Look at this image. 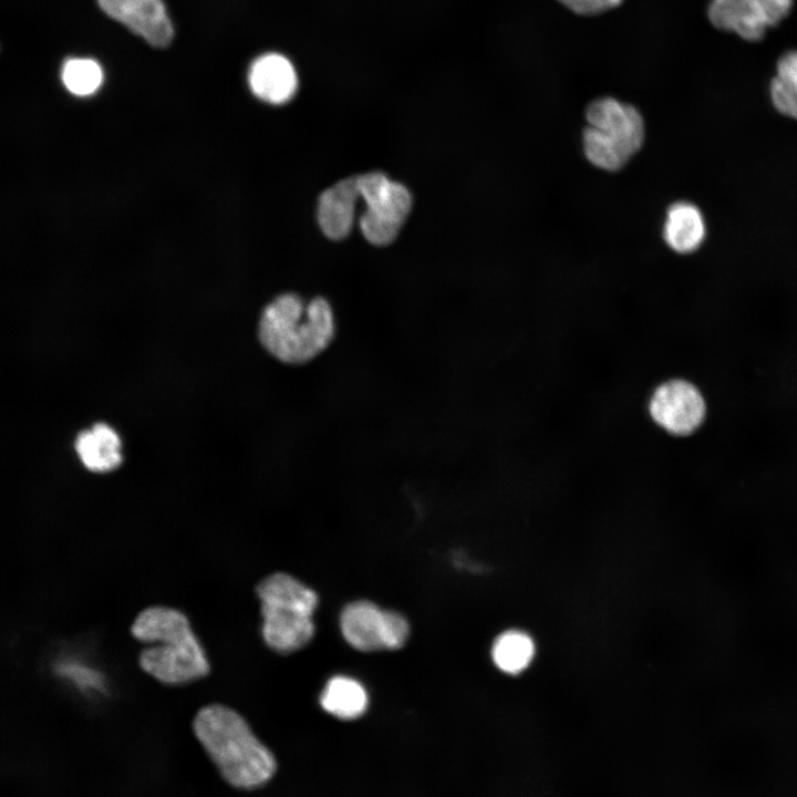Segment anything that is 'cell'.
Masks as SVG:
<instances>
[{
	"mask_svg": "<svg viewBox=\"0 0 797 797\" xmlns=\"http://www.w3.org/2000/svg\"><path fill=\"white\" fill-rule=\"evenodd\" d=\"M335 332V315L327 299L304 300L294 292L272 299L263 308L257 328L265 351L290 365L314 360L329 348Z\"/></svg>",
	"mask_w": 797,
	"mask_h": 797,
	"instance_id": "1",
	"label": "cell"
},
{
	"mask_svg": "<svg viewBox=\"0 0 797 797\" xmlns=\"http://www.w3.org/2000/svg\"><path fill=\"white\" fill-rule=\"evenodd\" d=\"M131 633L141 642L153 643L141 651L138 664L163 684H186L210 672L188 618L177 609L164 605L143 609L135 617Z\"/></svg>",
	"mask_w": 797,
	"mask_h": 797,
	"instance_id": "2",
	"label": "cell"
},
{
	"mask_svg": "<svg viewBox=\"0 0 797 797\" xmlns=\"http://www.w3.org/2000/svg\"><path fill=\"white\" fill-rule=\"evenodd\" d=\"M194 733L221 776L238 788H256L276 770L272 753L256 737L244 717L222 704L201 707Z\"/></svg>",
	"mask_w": 797,
	"mask_h": 797,
	"instance_id": "3",
	"label": "cell"
},
{
	"mask_svg": "<svg viewBox=\"0 0 797 797\" xmlns=\"http://www.w3.org/2000/svg\"><path fill=\"white\" fill-rule=\"evenodd\" d=\"M256 590L266 644L279 653H291L306 646L315 631L312 620L319 602L315 591L284 572L263 578Z\"/></svg>",
	"mask_w": 797,
	"mask_h": 797,
	"instance_id": "4",
	"label": "cell"
},
{
	"mask_svg": "<svg viewBox=\"0 0 797 797\" xmlns=\"http://www.w3.org/2000/svg\"><path fill=\"white\" fill-rule=\"evenodd\" d=\"M582 133L586 158L596 167L615 172L627 165L643 145L644 121L632 105L614 97H600L586 110Z\"/></svg>",
	"mask_w": 797,
	"mask_h": 797,
	"instance_id": "5",
	"label": "cell"
},
{
	"mask_svg": "<svg viewBox=\"0 0 797 797\" xmlns=\"http://www.w3.org/2000/svg\"><path fill=\"white\" fill-rule=\"evenodd\" d=\"M356 179L359 194L366 205L360 229L370 244L386 246L396 238L411 210V193L381 172L366 173Z\"/></svg>",
	"mask_w": 797,
	"mask_h": 797,
	"instance_id": "6",
	"label": "cell"
},
{
	"mask_svg": "<svg viewBox=\"0 0 797 797\" xmlns=\"http://www.w3.org/2000/svg\"><path fill=\"white\" fill-rule=\"evenodd\" d=\"M340 630L352 648L364 652L397 650L410 635L404 615L369 600L352 601L343 608Z\"/></svg>",
	"mask_w": 797,
	"mask_h": 797,
	"instance_id": "7",
	"label": "cell"
},
{
	"mask_svg": "<svg viewBox=\"0 0 797 797\" xmlns=\"http://www.w3.org/2000/svg\"><path fill=\"white\" fill-rule=\"evenodd\" d=\"M648 414L664 432L684 436L702 424L706 404L698 389L682 379L660 383L648 400Z\"/></svg>",
	"mask_w": 797,
	"mask_h": 797,
	"instance_id": "8",
	"label": "cell"
},
{
	"mask_svg": "<svg viewBox=\"0 0 797 797\" xmlns=\"http://www.w3.org/2000/svg\"><path fill=\"white\" fill-rule=\"evenodd\" d=\"M97 3L107 15L151 45L164 48L172 42L174 29L162 0H97Z\"/></svg>",
	"mask_w": 797,
	"mask_h": 797,
	"instance_id": "9",
	"label": "cell"
},
{
	"mask_svg": "<svg viewBox=\"0 0 797 797\" xmlns=\"http://www.w3.org/2000/svg\"><path fill=\"white\" fill-rule=\"evenodd\" d=\"M248 82L252 93L270 104H283L296 93L298 77L292 63L279 53H266L250 65Z\"/></svg>",
	"mask_w": 797,
	"mask_h": 797,
	"instance_id": "10",
	"label": "cell"
},
{
	"mask_svg": "<svg viewBox=\"0 0 797 797\" xmlns=\"http://www.w3.org/2000/svg\"><path fill=\"white\" fill-rule=\"evenodd\" d=\"M359 196L356 176L341 179L321 194L318 203V222L328 238L340 240L349 235Z\"/></svg>",
	"mask_w": 797,
	"mask_h": 797,
	"instance_id": "11",
	"label": "cell"
},
{
	"mask_svg": "<svg viewBox=\"0 0 797 797\" xmlns=\"http://www.w3.org/2000/svg\"><path fill=\"white\" fill-rule=\"evenodd\" d=\"M706 15L717 30L735 33L747 42L763 40L769 29L752 0H710Z\"/></svg>",
	"mask_w": 797,
	"mask_h": 797,
	"instance_id": "12",
	"label": "cell"
},
{
	"mask_svg": "<svg viewBox=\"0 0 797 797\" xmlns=\"http://www.w3.org/2000/svg\"><path fill=\"white\" fill-rule=\"evenodd\" d=\"M75 451L92 472H110L122 463L121 439L107 424L99 423L81 432L75 439Z\"/></svg>",
	"mask_w": 797,
	"mask_h": 797,
	"instance_id": "13",
	"label": "cell"
},
{
	"mask_svg": "<svg viewBox=\"0 0 797 797\" xmlns=\"http://www.w3.org/2000/svg\"><path fill=\"white\" fill-rule=\"evenodd\" d=\"M704 237V219L694 204L677 201L669 207L663 227V238L672 250L679 253H690L701 246Z\"/></svg>",
	"mask_w": 797,
	"mask_h": 797,
	"instance_id": "14",
	"label": "cell"
},
{
	"mask_svg": "<svg viewBox=\"0 0 797 797\" xmlns=\"http://www.w3.org/2000/svg\"><path fill=\"white\" fill-rule=\"evenodd\" d=\"M322 708L334 717L354 720L364 714L369 696L364 686L346 675L331 677L320 695Z\"/></svg>",
	"mask_w": 797,
	"mask_h": 797,
	"instance_id": "15",
	"label": "cell"
},
{
	"mask_svg": "<svg viewBox=\"0 0 797 797\" xmlns=\"http://www.w3.org/2000/svg\"><path fill=\"white\" fill-rule=\"evenodd\" d=\"M535 644L522 631L509 630L498 635L491 648L495 665L508 674L522 672L532 661Z\"/></svg>",
	"mask_w": 797,
	"mask_h": 797,
	"instance_id": "16",
	"label": "cell"
},
{
	"mask_svg": "<svg viewBox=\"0 0 797 797\" xmlns=\"http://www.w3.org/2000/svg\"><path fill=\"white\" fill-rule=\"evenodd\" d=\"M102 80V69L94 60L74 58L63 64V84L75 95L86 96L94 93L100 87Z\"/></svg>",
	"mask_w": 797,
	"mask_h": 797,
	"instance_id": "17",
	"label": "cell"
},
{
	"mask_svg": "<svg viewBox=\"0 0 797 797\" xmlns=\"http://www.w3.org/2000/svg\"><path fill=\"white\" fill-rule=\"evenodd\" d=\"M769 93L779 113L797 120V87L775 75L770 81Z\"/></svg>",
	"mask_w": 797,
	"mask_h": 797,
	"instance_id": "18",
	"label": "cell"
},
{
	"mask_svg": "<svg viewBox=\"0 0 797 797\" xmlns=\"http://www.w3.org/2000/svg\"><path fill=\"white\" fill-rule=\"evenodd\" d=\"M795 0H752L768 28L777 27L793 10Z\"/></svg>",
	"mask_w": 797,
	"mask_h": 797,
	"instance_id": "19",
	"label": "cell"
},
{
	"mask_svg": "<svg viewBox=\"0 0 797 797\" xmlns=\"http://www.w3.org/2000/svg\"><path fill=\"white\" fill-rule=\"evenodd\" d=\"M578 14H599L618 7L623 0H558Z\"/></svg>",
	"mask_w": 797,
	"mask_h": 797,
	"instance_id": "20",
	"label": "cell"
},
{
	"mask_svg": "<svg viewBox=\"0 0 797 797\" xmlns=\"http://www.w3.org/2000/svg\"><path fill=\"white\" fill-rule=\"evenodd\" d=\"M776 75L797 80V49L788 50L779 56Z\"/></svg>",
	"mask_w": 797,
	"mask_h": 797,
	"instance_id": "21",
	"label": "cell"
}]
</instances>
